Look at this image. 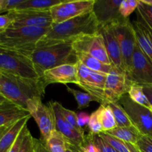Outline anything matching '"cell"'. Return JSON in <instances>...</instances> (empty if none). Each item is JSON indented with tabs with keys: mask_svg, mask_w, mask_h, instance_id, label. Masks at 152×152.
Returning a JSON list of instances; mask_svg holds the SVG:
<instances>
[{
	"mask_svg": "<svg viewBox=\"0 0 152 152\" xmlns=\"http://www.w3.org/2000/svg\"><path fill=\"white\" fill-rule=\"evenodd\" d=\"M66 88L67 91L70 94H71L74 96V97L75 98L76 101L77 102V105H78V109L81 110L88 108L90 105V103L91 102H99L96 98H94L91 95L89 94L86 93V92L85 93V92L76 90V89L71 88L68 87V86H66Z\"/></svg>",
	"mask_w": 152,
	"mask_h": 152,
	"instance_id": "30",
	"label": "cell"
},
{
	"mask_svg": "<svg viewBox=\"0 0 152 152\" xmlns=\"http://www.w3.org/2000/svg\"><path fill=\"white\" fill-rule=\"evenodd\" d=\"M80 152H100L96 144L94 142L92 139L91 133L89 132L88 134L85 136L84 142L80 147H77Z\"/></svg>",
	"mask_w": 152,
	"mask_h": 152,
	"instance_id": "35",
	"label": "cell"
},
{
	"mask_svg": "<svg viewBox=\"0 0 152 152\" xmlns=\"http://www.w3.org/2000/svg\"><path fill=\"white\" fill-rule=\"evenodd\" d=\"M72 47L75 52L88 53L104 64L112 65L107 53L103 37L100 32L77 39L72 42Z\"/></svg>",
	"mask_w": 152,
	"mask_h": 152,
	"instance_id": "12",
	"label": "cell"
},
{
	"mask_svg": "<svg viewBox=\"0 0 152 152\" xmlns=\"http://www.w3.org/2000/svg\"><path fill=\"white\" fill-rule=\"evenodd\" d=\"M127 94L129 95V98L133 102L138 104V105L146 107L147 108L151 106L148 98L144 93L143 86H142L137 84H132L130 86V88H129Z\"/></svg>",
	"mask_w": 152,
	"mask_h": 152,
	"instance_id": "28",
	"label": "cell"
},
{
	"mask_svg": "<svg viewBox=\"0 0 152 152\" xmlns=\"http://www.w3.org/2000/svg\"><path fill=\"white\" fill-rule=\"evenodd\" d=\"M31 116L21 119L0 137V152H8Z\"/></svg>",
	"mask_w": 152,
	"mask_h": 152,
	"instance_id": "21",
	"label": "cell"
},
{
	"mask_svg": "<svg viewBox=\"0 0 152 152\" xmlns=\"http://www.w3.org/2000/svg\"><path fill=\"white\" fill-rule=\"evenodd\" d=\"M143 91L152 106V86H143Z\"/></svg>",
	"mask_w": 152,
	"mask_h": 152,
	"instance_id": "44",
	"label": "cell"
},
{
	"mask_svg": "<svg viewBox=\"0 0 152 152\" xmlns=\"http://www.w3.org/2000/svg\"><path fill=\"white\" fill-rule=\"evenodd\" d=\"M75 54L77 61L80 62L85 66L92 71L108 74L113 68L112 65L104 64L99 59L88 53H83V52H75Z\"/></svg>",
	"mask_w": 152,
	"mask_h": 152,
	"instance_id": "22",
	"label": "cell"
},
{
	"mask_svg": "<svg viewBox=\"0 0 152 152\" xmlns=\"http://www.w3.org/2000/svg\"><path fill=\"white\" fill-rule=\"evenodd\" d=\"M50 28L32 27L8 28L0 32V48L21 53L31 58L38 42Z\"/></svg>",
	"mask_w": 152,
	"mask_h": 152,
	"instance_id": "3",
	"label": "cell"
},
{
	"mask_svg": "<svg viewBox=\"0 0 152 152\" xmlns=\"http://www.w3.org/2000/svg\"><path fill=\"white\" fill-rule=\"evenodd\" d=\"M3 2L4 0H0V13L3 12Z\"/></svg>",
	"mask_w": 152,
	"mask_h": 152,
	"instance_id": "48",
	"label": "cell"
},
{
	"mask_svg": "<svg viewBox=\"0 0 152 152\" xmlns=\"http://www.w3.org/2000/svg\"><path fill=\"white\" fill-rule=\"evenodd\" d=\"M100 106L94 111L90 115V120L88 123V127L90 133L93 134H99L100 133L103 132V129H102V122L100 119Z\"/></svg>",
	"mask_w": 152,
	"mask_h": 152,
	"instance_id": "31",
	"label": "cell"
},
{
	"mask_svg": "<svg viewBox=\"0 0 152 152\" xmlns=\"http://www.w3.org/2000/svg\"><path fill=\"white\" fill-rule=\"evenodd\" d=\"M89 120H90V115H88L86 112H80V114H77V123L79 126L82 129H83L85 126H88Z\"/></svg>",
	"mask_w": 152,
	"mask_h": 152,
	"instance_id": "42",
	"label": "cell"
},
{
	"mask_svg": "<svg viewBox=\"0 0 152 152\" xmlns=\"http://www.w3.org/2000/svg\"><path fill=\"white\" fill-rule=\"evenodd\" d=\"M19 152H36L34 138L32 137L29 130L27 131L26 134L22 140Z\"/></svg>",
	"mask_w": 152,
	"mask_h": 152,
	"instance_id": "36",
	"label": "cell"
},
{
	"mask_svg": "<svg viewBox=\"0 0 152 152\" xmlns=\"http://www.w3.org/2000/svg\"><path fill=\"white\" fill-rule=\"evenodd\" d=\"M91 134L94 142L96 144L100 152H118L111 144L101 137L99 134Z\"/></svg>",
	"mask_w": 152,
	"mask_h": 152,
	"instance_id": "37",
	"label": "cell"
},
{
	"mask_svg": "<svg viewBox=\"0 0 152 152\" xmlns=\"http://www.w3.org/2000/svg\"><path fill=\"white\" fill-rule=\"evenodd\" d=\"M28 126L26 125V126L24 127V129L22 130L21 133L19 134V137H18V138L16 139V142H14V144H13V146L11 147V148L9 150L8 152H19V148H20L21 143H22V140H23L24 137H25V134H26L27 131H28Z\"/></svg>",
	"mask_w": 152,
	"mask_h": 152,
	"instance_id": "41",
	"label": "cell"
},
{
	"mask_svg": "<svg viewBox=\"0 0 152 152\" xmlns=\"http://www.w3.org/2000/svg\"><path fill=\"white\" fill-rule=\"evenodd\" d=\"M34 145H35L36 152H49L45 146V144L42 140L34 138Z\"/></svg>",
	"mask_w": 152,
	"mask_h": 152,
	"instance_id": "43",
	"label": "cell"
},
{
	"mask_svg": "<svg viewBox=\"0 0 152 152\" xmlns=\"http://www.w3.org/2000/svg\"><path fill=\"white\" fill-rule=\"evenodd\" d=\"M59 102H51L48 105L51 107L55 116V123H56V130L61 134L66 140L67 142L76 147H80L83 144L85 140V134L80 133L71 125L66 121L59 111Z\"/></svg>",
	"mask_w": 152,
	"mask_h": 152,
	"instance_id": "17",
	"label": "cell"
},
{
	"mask_svg": "<svg viewBox=\"0 0 152 152\" xmlns=\"http://www.w3.org/2000/svg\"><path fill=\"white\" fill-rule=\"evenodd\" d=\"M107 105H109L112 110L117 127H129V126H134L129 115L123 106L120 105V102H110Z\"/></svg>",
	"mask_w": 152,
	"mask_h": 152,
	"instance_id": "26",
	"label": "cell"
},
{
	"mask_svg": "<svg viewBox=\"0 0 152 152\" xmlns=\"http://www.w3.org/2000/svg\"><path fill=\"white\" fill-rule=\"evenodd\" d=\"M62 1L63 0H24L13 11H49L53 6L60 4Z\"/></svg>",
	"mask_w": 152,
	"mask_h": 152,
	"instance_id": "24",
	"label": "cell"
},
{
	"mask_svg": "<svg viewBox=\"0 0 152 152\" xmlns=\"http://www.w3.org/2000/svg\"><path fill=\"white\" fill-rule=\"evenodd\" d=\"M137 44L152 61V30L137 14V19L132 22Z\"/></svg>",
	"mask_w": 152,
	"mask_h": 152,
	"instance_id": "20",
	"label": "cell"
},
{
	"mask_svg": "<svg viewBox=\"0 0 152 152\" xmlns=\"http://www.w3.org/2000/svg\"><path fill=\"white\" fill-rule=\"evenodd\" d=\"M132 85L126 78V74L119 72L113 67L112 70L107 75L104 88L105 102L103 105L119 102L124 95L127 94Z\"/></svg>",
	"mask_w": 152,
	"mask_h": 152,
	"instance_id": "13",
	"label": "cell"
},
{
	"mask_svg": "<svg viewBox=\"0 0 152 152\" xmlns=\"http://www.w3.org/2000/svg\"><path fill=\"white\" fill-rule=\"evenodd\" d=\"M24 1V0H4L3 2V12L13 11L16 7Z\"/></svg>",
	"mask_w": 152,
	"mask_h": 152,
	"instance_id": "40",
	"label": "cell"
},
{
	"mask_svg": "<svg viewBox=\"0 0 152 152\" xmlns=\"http://www.w3.org/2000/svg\"><path fill=\"white\" fill-rule=\"evenodd\" d=\"M148 109H149V110H150V111H151V112H152V106H151V107H150V108H148Z\"/></svg>",
	"mask_w": 152,
	"mask_h": 152,
	"instance_id": "49",
	"label": "cell"
},
{
	"mask_svg": "<svg viewBox=\"0 0 152 152\" xmlns=\"http://www.w3.org/2000/svg\"><path fill=\"white\" fill-rule=\"evenodd\" d=\"M135 145L140 152H152V137L142 135Z\"/></svg>",
	"mask_w": 152,
	"mask_h": 152,
	"instance_id": "38",
	"label": "cell"
},
{
	"mask_svg": "<svg viewBox=\"0 0 152 152\" xmlns=\"http://www.w3.org/2000/svg\"><path fill=\"white\" fill-rule=\"evenodd\" d=\"M13 22H14V15L12 12H8L6 14L0 15V32L10 28Z\"/></svg>",
	"mask_w": 152,
	"mask_h": 152,
	"instance_id": "39",
	"label": "cell"
},
{
	"mask_svg": "<svg viewBox=\"0 0 152 152\" xmlns=\"http://www.w3.org/2000/svg\"><path fill=\"white\" fill-rule=\"evenodd\" d=\"M100 119L103 132H106L117 127L112 110L108 105H100Z\"/></svg>",
	"mask_w": 152,
	"mask_h": 152,
	"instance_id": "29",
	"label": "cell"
},
{
	"mask_svg": "<svg viewBox=\"0 0 152 152\" xmlns=\"http://www.w3.org/2000/svg\"><path fill=\"white\" fill-rule=\"evenodd\" d=\"M66 142L65 137L55 130L45 144L49 152H65Z\"/></svg>",
	"mask_w": 152,
	"mask_h": 152,
	"instance_id": "27",
	"label": "cell"
},
{
	"mask_svg": "<svg viewBox=\"0 0 152 152\" xmlns=\"http://www.w3.org/2000/svg\"><path fill=\"white\" fill-rule=\"evenodd\" d=\"M65 152H80L77 149V148L76 146L71 145L68 142H66V151Z\"/></svg>",
	"mask_w": 152,
	"mask_h": 152,
	"instance_id": "45",
	"label": "cell"
},
{
	"mask_svg": "<svg viewBox=\"0 0 152 152\" xmlns=\"http://www.w3.org/2000/svg\"><path fill=\"white\" fill-rule=\"evenodd\" d=\"M99 136L103 138L109 144H111L118 152H140L135 144L125 142L120 139L111 136L105 132L99 134Z\"/></svg>",
	"mask_w": 152,
	"mask_h": 152,
	"instance_id": "25",
	"label": "cell"
},
{
	"mask_svg": "<svg viewBox=\"0 0 152 152\" xmlns=\"http://www.w3.org/2000/svg\"><path fill=\"white\" fill-rule=\"evenodd\" d=\"M46 86L41 79L22 78L0 71V94L18 106L27 110V102L44 96Z\"/></svg>",
	"mask_w": 152,
	"mask_h": 152,
	"instance_id": "2",
	"label": "cell"
},
{
	"mask_svg": "<svg viewBox=\"0 0 152 152\" xmlns=\"http://www.w3.org/2000/svg\"><path fill=\"white\" fill-rule=\"evenodd\" d=\"M14 15V22L10 28L32 27L48 28L53 25L51 15L49 11H32L20 10L10 11Z\"/></svg>",
	"mask_w": 152,
	"mask_h": 152,
	"instance_id": "15",
	"label": "cell"
},
{
	"mask_svg": "<svg viewBox=\"0 0 152 152\" xmlns=\"http://www.w3.org/2000/svg\"><path fill=\"white\" fill-rule=\"evenodd\" d=\"M99 32L103 37L107 53H108V57L111 60L112 66L116 68L119 72L126 74L120 45L114 34L112 25H109L102 27L99 29Z\"/></svg>",
	"mask_w": 152,
	"mask_h": 152,
	"instance_id": "18",
	"label": "cell"
},
{
	"mask_svg": "<svg viewBox=\"0 0 152 152\" xmlns=\"http://www.w3.org/2000/svg\"><path fill=\"white\" fill-rule=\"evenodd\" d=\"M126 76L132 84L152 86V61L141 50L137 44L132 56V68Z\"/></svg>",
	"mask_w": 152,
	"mask_h": 152,
	"instance_id": "11",
	"label": "cell"
},
{
	"mask_svg": "<svg viewBox=\"0 0 152 152\" xmlns=\"http://www.w3.org/2000/svg\"><path fill=\"white\" fill-rule=\"evenodd\" d=\"M41 97H34L27 102V111L33 117L39 129L42 140L44 142L49 139L56 130L55 116L50 105H45Z\"/></svg>",
	"mask_w": 152,
	"mask_h": 152,
	"instance_id": "7",
	"label": "cell"
},
{
	"mask_svg": "<svg viewBox=\"0 0 152 152\" xmlns=\"http://www.w3.org/2000/svg\"><path fill=\"white\" fill-rule=\"evenodd\" d=\"M99 25L93 11L52 25L50 31L38 42L37 48L73 42L80 37L99 32Z\"/></svg>",
	"mask_w": 152,
	"mask_h": 152,
	"instance_id": "1",
	"label": "cell"
},
{
	"mask_svg": "<svg viewBox=\"0 0 152 152\" xmlns=\"http://www.w3.org/2000/svg\"><path fill=\"white\" fill-rule=\"evenodd\" d=\"M137 14L152 30V6L147 5L139 0L137 7Z\"/></svg>",
	"mask_w": 152,
	"mask_h": 152,
	"instance_id": "33",
	"label": "cell"
},
{
	"mask_svg": "<svg viewBox=\"0 0 152 152\" xmlns=\"http://www.w3.org/2000/svg\"><path fill=\"white\" fill-rule=\"evenodd\" d=\"M119 102L129 115L132 124L142 135L152 137V112L146 107L135 103L126 94Z\"/></svg>",
	"mask_w": 152,
	"mask_h": 152,
	"instance_id": "9",
	"label": "cell"
},
{
	"mask_svg": "<svg viewBox=\"0 0 152 152\" xmlns=\"http://www.w3.org/2000/svg\"><path fill=\"white\" fill-rule=\"evenodd\" d=\"M76 65L77 68V86L96 98L100 105H103L105 102L104 88L108 74L92 71L79 61Z\"/></svg>",
	"mask_w": 152,
	"mask_h": 152,
	"instance_id": "6",
	"label": "cell"
},
{
	"mask_svg": "<svg viewBox=\"0 0 152 152\" xmlns=\"http://www.w3.org/2000/svg\"><path fill=\"white\" fill-rule=\"evenodd\" d=\"M139 0H123L120 5L119 11L124 18H129V16L137 9Z\"/></svg>",
	"mask_w": 152,
	"mask_h": 152,
	"instance_id": "34",
	"label": "cell"
},
{
	"mask_svg": "<svg viewBox=\"0 0 152 152\" xmlns=\"http://www.w3.org/2000/svg\"><path fill=\"white\" fill-rule=\"evenodd\" d=\"M105 133L132 144H136L138 140L142 136L140 132L134 126L129 127H116L115 129L108 131Z\"/></svg>",
	"mask_w": 152,
	"mask_h": 152,
	"instance_id": "23",
	"label": "cell"
},
{
	"mask_svg": "<svg viewBox=\"0 0 152 152\" xmlns=\"http://www.w3.org/2000/svg\"><path fill=\"white\" fill-rule=\"evenodd\" d=\"M111 25L120 45L125 74H127L132 68V56L137 45L132 22L129 18H127L122 22L112 24Z\"/></svg>",
	"mask_w": 152,
	"mask_h": 152,
	"instance_id": "8",
	"label": "cell"
},
{
	"mask_svg": "<svg viewBox=\"0 0 152 152\" xmlns=\"http://www.w3.org/2000/svg\"><path fill=\"white\" fill-rule=\"evenodd\" d=\"M10 102V100H8V99H7V98L4 97V96H3V95H1V94H0V105H1V104L7 103V102Z\"/></svg>",
	"mask_w": 152,
	"mask_h": 152,
	"instance_id": "46",
	"label": "cell"
},
{
	"mask_svg": "<svg viewBox=\"0 0 152 152\" xmlns=\"http://www.w3.org/2000/svg\"><path fill=\"white\" fill-rule=\"evenodd\" d=\"M29 115L27 110L11 102L0 105V137L16 122Z\"/></svg>",
	"mask_w": 152,
	"mask_h": 152,
	"instance_id": "19",
	"label": "cell"
},
{
	"mask_svg": "<svg viewBox=\"0 0 152 152\" xmlns=\"http://www.w3.org/2000/svg\"><path fill=\"white\" fill-rule=\"evenodd\" d=\"M142 3L147 4V5L152 6V0H141Z\"/></svg>",
	"mask_w": 152,
	"mask_h": 152,
	"instance_id": "47",
	"label": "cell"
},
{
	"mask_svg": "<svg viewBox=\"0 0 152 152\" xmlns=\"http://www.w3.org/2000/svg\"><path fill=\"white\" fill-rule=\"evenodd\" d=\"M59 105V111H60L61 114L63 116L64 118L66 120V121L69 123L70 125L73 126L74 129H77L79 132L80 133L85 134V129H82L79 126L78 123H77V113L74 112V111H71V110L67 109L65 107L62 106V105L61 103L58 104Z\"/></svg>",
	"mask_w": 152,
	"mask_h": 152,
	"instance_id": "32",
	"label": "cell"
},
{
	"mask_svg": "<svg viewBox=\"0 0 152 152\" xmlns=\"http://www.w3.org/2000/svg\"><path fill=\"white\" fill-rule=\"evenodd\" d=\"M122 1L123 0H95L92 11L96 16L99 28L127 19L123 17L119 11Z\"/></svg>",
	"mask_w": 152,
	"mask_h": 152,
	"instance_id": "14",
	"label": "cell"
},
{
	"mask_svg": "<svg viewBox=\"0 0 152 152\" xmlns=\"http://www.w3.org/2000/svg\"><path fill=\"white\" fill-rule=\"evenodd\" d=\"M42 83L47 87L50 84L67 85L77 83V68L76 64H65L45 71L40 77Z\"/></svg>",
	"mask_w": 152,
	"mask_h": 152,
	"instance_id": "16",
	"label": "cell"
},
{
	"mask_svg": "<svg viewBox=\"0 0 152 152\" xmlns=\"http://www.w3.org/2000/svg\"><path fill=\"white\" fill-rule=\"evenodd\" d=\"M95 0L63 1L50 9L53 25L59 24L69 19L86 14L93 10Z\"/></svg>",
	"mask_w": 152,
	"mask_h": 152,
	"instance_id": "10",
	"label": "cell"
},
{
	"mask_svg": "<svg viewBox=\"0 0 152 152\" xmlns=\"http://www.w3.org/2000/svg\"><path fill=\"white\" fill-rule=\"evenodd\" d=\"M36 71L42 77L45 71L65 64H77L72 42L36 48L31 56Z\"/></svg>",
	"mask_w": 152,
	"mask_h": 152,
	"instance_id": "4",
	"label": "cell"
},
{
	"mask_svg": "<svg viewBox=\"0 0 152 152\" xmlns=\"http://www.w3.org/2000/svg\"><path fill=\"white\" fill-rule=\"evenodd\" d=\"M0 71L22 78H40L31 58L2 48H0Z\"/></svg>",
	"mask_w": 152,
	"mask_h": 152,
	"instance_id": "5",
	"label": "cell"
}]
</instances>
